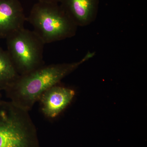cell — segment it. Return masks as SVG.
Masks as SVG:
<instances>
[{"label": "cell", "instance_id": "cell-1", "mask_svg": "<svg viewBox=\"0 0 147 147\" xmlns=\"http://www.w3.org/2000/svg\"><path fill=\"white\" fill-rule=\"evenodd\" d=\"M95 55V52H88L79 61L44 65L19 76L15 83L5 91L7 96L15 105L29 112L45 92L57 85L62 79Z\"/></svg>", "mask_w": 147, "mask_h": 147}, {"label": "cell", "instance_id": "cell-2", "mask_svg": "<svg viewBox=\"0 0 147 147\" xmlns=\"http://www.w3.org/2000/svg\"><path fill=\"white\" fill-rule=\"evenodd\" d=\"M27 20L45 44L72 37L78 28L58 3L38 2L33 6Z\"/></svg>", "mask_w": 147, "mask_h": 147}, {"label": "cell", "instance_id": "cell-3", "mask_svg": "<svg viewBox=\"0 0 147 147\" xmlns=\"http://www.w3.org/2000/svg\"><path fill=\"white\" fill-rule=\"evenodd\" d=\"M0 147H38L29 112L10 100H0Z\"/></svg>", "mask_w": 147, "mask_h": 147}, {"label": "cell", "instance_id": "cell-4", "mask_svg": "<svg viewBox=\"0 0 147 147\" xmlns=\"http://www.w3.org/2000/svg\"><path fill=\"white\" fill-rule=\"evenodd\" d=\"M7 52L20 76L44 65L45 43L34 31L23 28L6 38Z\"/></svg>", "mask_w": 147, "mask_h": 147}, {"label": "cell", "instance_id": "cell-5", "mask_svg": "<svg viewBox=\"0 0 147 147\" xmlns=\"http://www.w3.org/2000/svg\"><path fill=\"white\" fill-rule=\"evenodd\" d=\"M26 20L19 0H0V39L24 28Z\"/></svg>", "mask_w": 147, "mask_h": 147}, {"label": "cell", "instance_id": "cell-6", "mask_svg": "<svg viewBox=\"0 0 147 147\" xmlns=\"http://www.w3.org/2000/svg\"><path fill=\"white\" fill-rule=\"evenodd\" d=\"M75 92L74 90L57 85L45 92L40 98L41 109L44 115L54 118L71 102Z\"/></svg>", "mask_w": 147, "mask_h": 147}, {"label": "cell", "instance_id": "cell-7", "mask_svg": "<svg viewBox=\"0 0 147 147\" xmlns=\"http://www.w3.org/2000/svg\"><path fill=\"white\" fill-rule=\"evenodd\" d=\"M99 0H62L60 5L77 26L85 27L96 19Z\"/></svg>", "mask_w": 147, "mask_h": 147}, {"label": "cell", "instance_id": "cell-8", "mask_svg": "<svg viewBox=\"0 0 147 147\" xmlns=\"http://www.w3.org/2000/svg\"><path fill=\"white\" fill-rule=\"evenodd\" d=\"M19 76L7 51L0 47V89L5 91L15 83Z\"/></svg>", "mask_w": 147, "mask_h": 147}, {"label": "cell", "instance_id": "cell-9", "mask_svg": "<svg viewBox=\"0 0 147 147\" xmlns=\"http://www.w3.org/2000/svg\"><path fill=\"white\" fill-rule=\"evenodd\" d=\"M40 2L53 3H60L62 0H37Z\"/></svg>", "mask_w": 147, "mask_h": 147}, {"label": "cell", "instance_id": "cell-10", "mask_svg": "<svg viewBox=\"0 0 147 147\" xmlns=\"http://www.w3.org/2000/svg\"><path fill=\"white\" fill-rule=\"evenodd\" d=\"M1 91H2L1 90V89H0V100H1Z\"/></svg>", "mask_w": 147, "mask_h": 147}]
</instances>
